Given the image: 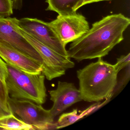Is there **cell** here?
<instances>
[{"instance_id":"obj_1","label":"cell","mask_w":130,"mask_h":130,"mask_svg":"<svg viewBox=\"0 0 130 130\" xmlns=\"http://www.w3.org/2000/svg\"><path fill=\"white\" fill-rule=\"evenodd\" d=\"M130 24V19L121 13L104 17L72 42L67 51L69 57L79 62L106 56L123 41Z\"/></svg>"},{"instance_id":"obj_20","label":"cell","mask_w":130,"mask_h":130,"mask_svg":"<svg viewBox=\"0 0 130 130\" xmlns=\"http://www.w3.org/2000/svg\"><path fill=\"white\" fill-rule=\"evenodd\" d=\"M23 0H13V9L20 10L22 7Z\"/></svg>"},{"instance_id":"obj_4","label":"cell","mask_w":130,"mask_h":130,"mask_svg":"<svg viewBox=\"0 0 130 130\" xmlns=\"http://www.w3.org/2000/svg\"><path fill=\"white\" fill-rule=\"evenodd\" d=\"M7 106L10 111L24 122L32 126L34 130L56 129L54 117L50 110L44 108L29 100L17 99L9 96Z\"/></svg>"},{"instance_id":"obj_14","label":"cell","mask_w":130,"mask_h":130,"mask_svg":"<svg viewBox=\"0 0 130 130\" xmlns=\"http://www.w3.org/2000/svg\"><path fill=\"white\" fill-rule=\"evenodd\" d=\"M7 70L6 63L0 57V99L7 106V100L9 95L5 83V77Z\"/></svg>"},{"instance_id":"obj_9","label":"cell","mask_w":130,"mask_h":130,"mask_svg":"<svg viewBox=\"0 0 130 130\" xmlns=\"http://www.w3.org/2000/svg\"><path fill=\"white\" fill-rule=\"evenodd\" d=\"M50 100L53 105L50 109L55 118L71 106L82 101L80 92L74 84L59 81L55 89L49 92Z\"/></svg>"},{"instance_id":"obj_18","label":"cell","mask_w":130,"mask_h":130,"mask_svg":"<svg viewBox=\"0 0 130 130\" xmlns=\"http://www.w3.org/2000/svg\"><path fill=\"white\" fill-rule=\"evenodd\" d=\"M111 1V0H80L75 7L74 10L75 11H76L77 10H78L79 8L82 7L83 6H84L86 4L100 2V1Z\"/></svg>"},{"instance_id":"obj_8","label":"cell","mask_w":130,"mask_h":130,"mask_svg":"<svg viewBox=\"0 0 130 130\" xmlns=\"http://www.w3.org/2000/svg\"><path fill=\"white\" fill-rule=\"evenodd\" d=\"M17 19L10 17L0 19V41L42 63V59L38 52L18 29Z\"/></svg>"},{"instance_id":"obj_19","label":"cell","mask_w":130,"mask_h":130,"mask_svg":"<svg viewBox=\"0 0 130 130\" xmlns=\"http://www.w3.org/2000/svg\"><path fill=\"white\" fill-rule=\"evenodd\" d=\"M12 112L10 111L8 106H6L0 99V117L7 115Z\"/></svg>"},{"instance_id":"obj_5","label":"cell","mask_w":130,"mask_h":130,"mask_svg":"<svg viewBox=\"0 0 130 130\" xmlns=\"http://www.w3.org/2000/svg\"><path fill=\"white\" fill-rule=\"evenodd\" d=\"M17 25L19 31L41 56L42 60V73L47 79L51 80L60 77L65 74L67 70L74 67L75 64L70 58L57 53L26 32L18 26L17 23Z\"/></svg>"},{"instance_id":"obj_2","label":"cell","mask_w":130,"mask_h":130,"mask_svg":"<svg viewBox=\"0 0 130 130\" xmlns=\"http://www.w3.org/2000/svg\"><path fill=\"white\" fill-rule=\"evenodd\" d=\"M118 73L115 65L102 58L77 70L79 89L83 100L92 102L108 99L117 85Z\"/></svg>"},{"instance_id":"obj_12","label":"cell","mask_w":130,"mask_h":130,"mask_svg":"<svg viewBox=\"0 0 130 130\" xmlns=\"http://www.w3.org/2000/svg\"><path fill=\"white\" fill-rule=\"evenodd\" d=\"M0 128L3 130H32V126L24 122L13 112L0 117Z\"/></svg>"},{"instance_id":"obj_16","label":"cell","mask_w":130,"mask_h":130,"mask_svg":"<svg viewBox=\"0 0 130 130\" xmlns=\"http://www.w3.org/2000/svg\"><path fill=\"white\" fill-rule=\"evenodd\" d=\"M130 54L128 53L127 55H122L117 58L116 64L114 65L116 69L119 73L121 70L130 64Z\"/></svg>"},{"instance_id":"obj_7","label":"cell","mask_w":130,"mask_h":130,"mask_svg":"<svg viewBox=\"0 0 130 130\" xmlns=\"http://www.w3.org/2000/svg\"><path fill=\"white\" fill-rule=\"evenodd\" d=\"M48 23L65 46L80 38L90 29L86 18L79 13L58 15L56 19Z\"/></svg>"},{"instance_id":"obj_15","label":"cell","mask_w":130,"mask_h":130,"mask_svg":"<svg viewBox=\"0 0 130 130\" xmlns=\"http://www.w3.org/2000/svg\"><path fill=\"white\" fill-rule=\"evenodd\" d=\"M12 0H0V19L10 17L13 14Z\"/></svg>"},{"instance_id":"obj_3","label":"cell","mask_w":130,"mask_h":130,"mask_svg":"<svg viewBox=\"0 0 130 130\" xmlns=\"http://www.w3.org/2000/svg\"><path fill=\"white\" fill-rule=\"evenodd\" d=\"M6 65L5 83L10 97L29 100L38 105L45 102L47 95L45 76L42 73H28L11 64Z\"/></svg>"},{"instance_id":"obj_11","label":"cell","mask_w":130,"mask_h":130,"mask_svg":"<svg viewBox=\"0 0 130 130\" xmlns=\"http://www.w3.org/2000/svg\"><path fill=\"white\" fill-rule=\"evenodd\" d=\"M80 0H46L48 4L46 10L54 11L60 15L77 13L75 7Z\"/></svg>"},{"instance_id":"obj_10","label":"cell","mask_w":130,"mask_h":130,"mask_svg":"<svg viewBox=\"0 0 130 130\" xmlns=\"http://www.w3.org/2000/svg\"><path fill=\"white\" fill-rule=\"evenodd\" d=\"M0 57L6 63L26 73L32 74L42 73V63L1 41Z\"/></svg>"},{"instance_id":"obj_13","label":"cell","mask_w":130,"mask_h":130,"mask_svg":"<svg viewBox=\"0 0 130 130\" xmlns=\"http://www.w3.org/2000/svg\"><path fill=\"white\" fill-rule=\"evenodd\" d=\"M90 111L89 109H88L87 111L86 110L82 112L80 115H78L77 109H74L70 112L63 113L56 122V129H59L72 124Z\"/></svg>"},{"instance_id":"obj_17","label":"cell","mask_w":130,"mask_h":130,"mask_svg":"<svg viewBox=\"0 0 130 130\" xmlns=\"http://www.w3.org/2000/svg\"><path fill=\"white\" fill-rule=\"evenodd\" d=\"M127 67V70H126V73H125V75L124 76L123 79H122L121 82V81L119 82V84H117V85H116L114 91L115 90H116V91H118L119 89H121V87L123 86L124 85H125V84L127 83V80L129 79V78H130V64H129Z\"/></svg>"},{"instance_id":"obj_6","label":"cell","mask_w":130,"mask_h":130,"mask_svg":"<svg viewBox=\"0 0 130 130\" xmlns=\"http://www.w3.org/2000/svg\"><path fill=\"white\" fill-rule=\"evenodd\" d=\"M17 23L19 27L38 41L58 54L69 57L66 46L60 41L48 23L37 19L25 18L17 19Z\"/></svg>"}]
</instances>
